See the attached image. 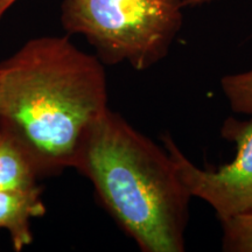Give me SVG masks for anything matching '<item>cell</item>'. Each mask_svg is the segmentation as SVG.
I'll return each mask as SVG.
<instances>
[{"label":"cell","mask_w":252,"mask_h":252,"mask_svg":"<svg viewBox=\"0 0 252 252\" xmlns=\"http://www.w3.org/2000/svg\"><path fill=\"white\" fill-rule=\"evenodd\" d=\"M108 109L102 61L67 36L32 39L0 63V127L23 145L39 176L72 168Z\"/></svg>","instance_id":"cell-1"},{"label":"cell","mask_w":252,"mask_h":252,"mask_svg":"<svg viewBox=\"0 0 252 252\" xmlns=\"http://www.w3.org/2000/svg\"><path fill=\"white\" fill-rule=\"evenodd\" d=\"M145 252L185 251L190 194L172 157L108 109L91 125L74 167Z\"/></svg>","instance_id":"cell-2"},{"label":"cell","mask_w":252,"mask_h":252,"mask_svg":"<svg viewBox=\"0 0 252 252\" xmlns=\"http://www.w3.org/2000/svg\"><path fill=\"white\" fill-rule=\"evenodd\" d=\"M182 0H62L61 23L103 63L145 70L168 54L182 26Z\"/></svg>","instance_id":"cell-3"},{"label":"cell","mask_w":252,"mask_h":252,"mask_svg":"<svg viewBox=\"0 0 252 252\" xmlns=\"http://www.w3.org/2000/svg\"><path fill=\"white\" fill-rule=\"evenodd\" d=\"M220 134L235 144L236 157L216 171L195 166L169 134L163 135L162 143L190 196L207 202L223 220L252 212V117L245 121L228 118Z\"/></svg>","instance_id":"cell-4"},{"label":"cell","mask_w":252,"mask_h":252,"mask_svg":"<svg viewBox=\"0 0 252 252\" xmlns=\"http://www.w3.org/2000/svg\"><path fill=\"white\" fill-rule=\"evenodd\" d=\"M46 214L41 189H14L0 191V230L9 234L15 251H21L33 242L31 220Z\"/></svg>","instance_id":"cell-5"},{"label":"cell","mask_w":252,"mask_h":252,"mask_svg":"<svg viewBox=\"0 0 252 252\" xmlns=\"http://www.w3.org/2000/svg\"><path fill=\"white\" fill-rule=\"evenodd\" d=\"M36 167L15 138L0 127V191L36 186Z\"/></svg>","instance_id":"cell-6"},{"label":"cell","mask_w":252,"mask_h":252,"mask_svg":"<svg viewBox=\"0 0 252 252\" xmlns=\"http://www.w3.org/2000/svg\"><path fill=\"white\" fill-rule=\"evenodd\" d=\"M222 248L229 252H252V212L220 220Z\"/></svg>","instance_id":"cell-7"},{"label":"cell","mask_w":252,"mask_h":252,"mask_svg":"<svg viewBox=\"0 0 252 252\" xmlns=\"http://www.w3.org/2000/svg\"><path fill=\"white\" fill-rule=\"evenodd\" d=\"M220 86L235 112L252 116V69L224 76Z\"/></svg>","instance_id":"cell-8"},{"label":"cell","mask_w":252,"mask_h":252,"mask_svg":"<svg viewBox=\"0 0 252 252\" xmlns=\"http://www.w3.org/2000/svg\"><path fill=\"white\" fill-rule=\"evenodd\" d=\"M18 0H0V18Z\"/></svg>","instance_id":"cell-9"},{"label":"cell","mask_w":252,"mask_h":252,"mask_svg":"<svg viewBox=\"0 0 252 252\" xmlns=\"http://www.w3.org/2000/svg\"><path fill=\"white\" fill-rule=\"evenodd\" d=\"M210 1H213V0H182V4H184V6H196Z\"/></svg>","instance_id":"cell-10"}]
</instances>
